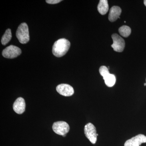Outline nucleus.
Segmentation results:
<instances>
[{
  "label": "nucleus",
  "mask_w": 146,
  "mask_h": 146,
  "mask_svg": "<svg viewBox=\"0 0 146 146\" xmlns=\"http://www.w3.org/2000/svg\"><path fill=\"white\" fill-rule=\"evenodd\" d=\"M121 9L119 7L114 6L110 8V10L108 20L111 22H114L117 21L121 13Z\"/></svg>",
  "instance_id": "11"
},
{
  "label": "nucleus",
  "mask_w": 146,
  "mask_h": 146,
  "mask_svg": "<svg viewBox=\"0 0 146 146\" xmlns=\"http://www.w3.org/2000/svg\"><path fill=\"white\" fill-rule=\"evenodd\" d=\"M26 104L23 98H18L14 102L13 106V110L18 114H22L25 110Z\"/></svg>",
  "instance_id": "10"
},
{
  "label": "nucleus",
  "mask_w": 146,
  "mask_h": 146,
  "mask_svg": "<svg viewBox=\"0 0 146 146\" xmlns=\"http://www.w3.org/2000/svg\"><path fill=\"white\" fill-rule=\"evenodd\" d=\"M101 75L103 78L105 84L108 87H112L115 85L116 81L115 75L110 74L108 68L105 66H102L99 69Z\"/></svg>",
  "instance_id": "3"
},
{
  "label": "nucleus",
  "mask_w": 146,
  "mask_h": 146,
  "mask_svg": "<svg viewBox=\"0 0 146 146\" xmlns=\"http://www.w3.org/2000/svg\"><path fill=\"white\" fill-rule=\"evenodd\" d=\"M144 86H146V83H144Z\"/></svg>",
  "instance_id": "18"
},
{
  "label": "nucleus",
  "mask_w": 146,
  "mask_h": 146,
  "mask_svg": "<svg viewBox=\"0 0 146 146\" xmlns=\"http://www.w3.org/2000/svg\"><path fill=\"white\" fill-rule=\"evenodd\" d=\"M70 47V42L65 38H61L56 41L52 47V53L57 57L65 55Z\"/></svg>",
  "instance_id": "1"
},
{
  "label": "nucleus",
  "mask_w": 146,
  "mask_h": 146,
  "mask_svg": "<svg viewBox=\"0 0 146 146\" xmlns=\"http://www.w3.org/2000/svg\"><path fill=\"white\" fill-rule=\"evenodd\" d=\"M56 91L60 95L65 97L71 96L74 94V89L72 87L67 84H61L56 87Z\"/></svg>",
  "instance_id": "8"
},
{
  "label": "nucleus",
  "mask_w": 146,
  "mask_h": 146,
  "mask_svg": "<svg viewBox=\"0 0 146 146\" xmlns=\"http://www.w3.org/2000/svg\"><path fill=\"white\" fill-rule=\"evenodd\" d=\"M21 53L22 51L20 48L13 45H10L3 50L2 55L6 58H13L18 57Z\"/></svg>",
  "instance_id": "6"
},
{
  "label": "nucleus",
  "mask_w": 146,
  "mask_h": 146,
  "mask_svg": "<svg viewBox=\"0 0 146 146\" xmlns=\"http://www.w3.org/2000/svg\"><path fill=\"white\" fill-rule=\"evenodd\" d=\"M84 132L85 136L89 141L92 144H96L97 140V133L95 126L91 123H88L84 127Z\"/></svg>",
  "instance_id": "4"
},
{
  "label": "nucleus",
  "mask_w": 146,
  "mask_h": 146,
  "mask_svg": "<svg viewBox=\"0 0 146 146\" xmlns=\"http://www.w3.org/2000/svg\"><path fill=\"white\" fill-rule=\"evenodd\" d=\"M16 36L19 42L22 44H26L30 39L28 26L26 23L21 24L18 27L16 32Z\"/></svg>",
  "instance_id": "2"
},
{
  "label": "nucleus",
  "mask_w": 146,
  "mask_h": 146,
  "mask_svg": "<svg viewBox=\"0 0 146 146\" xmlns=\"http://www.w3.org/2000/svg\"><path fill=\"white\" fill-rule=\"evenodd\" d=\"M144 143H146V136L140 134L126 141L124 146H140Z\"/></svg>",
  "instance_id": "9"
},
{
  "label": "nucleus",
  "mask_w": 146,
  "mask_h": 146,
  "mask_svg": "<svg viewBox=\"0 0 146 146\" xmlns=\"http://www.w3.org/2000/svg\"><path fill=\"white\" fill-rule=\"evenodd\" d=\"M11 37H12V34H11V30L10 29H7L2 37L1 41L2 44L3 45H6L10 41Z\"/></svg>",
  "instance_id": "13"
},
{
  "label": "nucleus",
  "mask_w": 146,
  "mask_h": 146,
  "mask_svg": "<svg viewBox=\"0 0 146 146\" xmlns=\"http://www.w3.org/2000/svg\"></svg>",
  "instance_id": "19"
},
{
  "label": "nucleus",
  "mask_w": 146,
  "mask_h": 146,
  "mask_svg": "<svg viewBox=\"0 0 146 146\" xmlns=\"http://www.w3.org/2000/svg\"><path fill=\"white\" fill-rule=\"evenodd\" d=\"M113 43L111 45L114 50L117 52H122L125 47V42L124 40L119 35L114 33L112 35Z\"/></svg>",
  "instance_id": "7"
},
{
  "label": "nucleus",
  "mask_w": 146,
  "mask_h": 146,
  "mask_svg": "<svg viewBox=\"0 0 146 146\" xmlns=\"http://www.w3.org/2000/svg\"><path fill=\"white\" fill-rule=\"evenodd\" d=\"M144 5H145V6L146 7V0H145V1H144Z\"/></svg>",
  "instance_id": "16"
},
{
  "label": "nucleus",
  "mask_w": 146,
  "mask_h": 146,
  "mask_svg": "<svg viewBox=\"0 0 146 146\" xmlns=\"http://www.w3.org/2000/svg\"><path fill=\"white\" fill-rule=\"evenodd\" d=\"M70 129V126L66 122L62 121L56 122L53 124V130L58 135L61 136L65 135L69 132Z\"/></svg>",
  "instance_id": "5"
},
{
  "label": "nucleus",
  "mask_w": 146,
  "mask_h": 146,
  "mask_svg": "<svg viewBox=\"0 0 146 146\" xmlns=\"http://www.w3.org/2000/svg\"><path fill=\"white\" fill-rule=\"evenodd\" d=\"M119 32L122 36L127 37L130 35L131 33V29L127 26L123 25L119 28Z\"/></svg>",
  "instance_id": "14"
},
{
  "label": "nucleus",
  "mask_w": 146,
  "mask_h": 146,
  "mask_svg": "<svg viewBox=\"0 0 146 146\" xmlns=\"http://www.w3.org/2000/svg\"><path fill=\"white\" fill-rule=\"evenodd\" d=\"M98 10L101 15H104L109 10V6L107 0H100L98 6Z\"/></svg>",
  "instance_id": "12"
},
{
  "label": "nucleus",
  "mask_w": 146,
  "mask_h": 146,
  "mask_svg": "<svg viewBox=\"0 0 146 146\" xmlns=\"http://www.w3.org/2000/svg\"><path fill=\"white\" fill-rule=\"evenodd\" d=\"M66 136V134H65V135H63V136H63V137H65Z\"/></svg>",
  "instance_id": "17"
},
{
  "label": "nucleus",
  "mask_w": 146,
  "mask_h": 146,
  "mask_svg": "<svg viewBox=\"0 0 146 146\" xmlns=\"http://www.w3.org/2000/svg\"><path fill=\"white\" fill-rule=\"evenodd\" d=\"M61 0H47L46 1L47 3L51 4H55L58 3L62 1Z\"/></svg>",
  "instance_id": "15"
}]
</instances>
